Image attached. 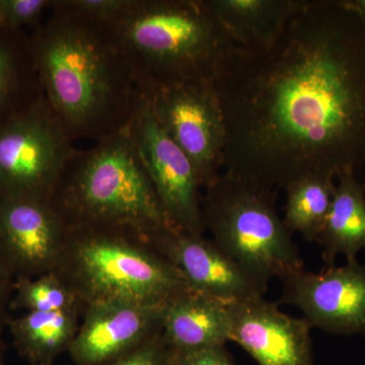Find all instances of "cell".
Instances as JSON below:
<instances>
[{
  "label": "cell",
  "mask_w": 365,
  "mask_h": 365,
  "mask_svg": "<svg viewBox=\"0 0 365 365\" xmlns=\"http://www.w3.org/2000/svg\"><path fill=\"white\" fill-rule=\"evenodd\" d=\"M215 86L225 173L277 191L365 167V23L348 0H306L272 48L239 47Z\"/></svg>",
  "instance_id": "obj_1"
},
{
  "label": "cell",
  "mask_w": 365,
  "mask_h": 365,
  "mask_svg": "<svg viewBox=\"0 0 365 365\" xmlns=\"http://www.w3.org/2000/svg\"><path fill=\"white\" fill-rule=\"evenodd\" d=\"M30 42L41 93L72 141L125 128L143 88L104 26L53 2Z\"/></svg>",
  "instance_id": "obj_2"
},
{
  "label": "cell",
  "mask_w": 365,
  "mask_h": 365,
  "mask_svg": "<svg viewBox=\"0 0 365 365\" xmlns=\"http://www.w3.org/2000/svg\"><path fill=\"white\" fill-rule=\"evenodd\" d=\"M104 28L141 88L215 83L239 50L206 0H132Z\"/></svg>",
  "instance_id": "obj_3"
},
{
  "label": "cell",
  "mask_w": 365,
  "mask_h": 365,
  "mask_svg": "<svg viewBox=\"0 0 365 365\" xmlns=\"http://www.w3.org/2000/svg\"><path fill=\"white\" fill-rule=\"evenodd\" d=\"M57 193L52 207L62 220L68 216L81 227L135 230L148 237L173 225L128 125L86 150H74L51 196Z\"/></svg>",
  "instance_id": "obj_4"
},
{
  "label": "cell",
  "mask_w": 365,
  "mask_h": 365,
  "mask_svg": "<svg viewBox=\"0 0 365 365\" xmlns=\"http://www.w3.org/2000/svg\"><path fill=\"white\" fill-rule=\"evenodd\" d=\"M276 191L223 172L201 199L204 225L232 260L263 282L304 270L292 234L276 207Z\"/></svg>",
  "instance_id": "obj_5"
},
{
  "label": "cell",
  "mask_w": 365,
  "mask_h": 365,
  "mask_svg": "<svg viewBox=\"0 0 365 365\" xmlns=\"http://www.w3.org/2000/svg\"><path fill=\"white\" fill-rule=\"evenodd\" d=\"M76 148L43 93L0 121V186L49 201Z\"/></svg>",
  "instance_id": "obj_6"
},
{
  "label": "cell",
  "mask_w": 365,
  "mask_h": 365,
  "mask_svg": "<svg viewBox=\"0 0 365 365\" xmlns=\"http://www.w3.org/2000/svg\"><path fill=\"white\" fill-rule=\"evenodd\" d=\"M78 248L79 271L93 302L113 299L165 304L190 289L167 259L117 237L93 235L81 242Z\"/></svg>",
  "instance_id": "obj_7"
},
{
  "label": "cell",
  "mask_w": 365,
  "mask_h": 365,
  "mask_svg": "<svg viewBox=\"0 0 365 365\" xmlns=\"http://www.w3.org/2000/svg\"><path fill=\"white\" fill-rule=\"evenodd\" d=\"M158 123L195 168L201 188L225 167L227 129L215 83L191 81L143 88Z\"/></svg>",
  "instance_id": "obj_8"
},
{
  "label": "cell",
  "mask_w": 365,
  "mask_h": 365,
  "mask_svg": "<svg viewBox=\"0 0 365 365\" xmlns=\"http://www.w3.org/2000/svg\"><path fill=\"white\" fill-rule=\"evenodd\" d=\"M129 131L160 205L174 227L203 235L201 188L193 163L163 130L141 93L128 124Z\"/></svg>",
  "instance_id": "obj_9"
},
{
  "label": "cell",
  "mask_w": 365,
  "mask_h": 365,
  "mask_svg": "<svg viewBox=\"0 0 365 365\" xmlns=\"http://www.w3.org/2000/svg\"><path fill=\"white\" fill-rule=\"evenodd\" d=\"M281 304L299 309L312 328L365 335V266L346 261L319 272L306 269L281 279Z\"/></svg>",
  "instance_id": "obj_10"
},
{
  "label": "cell",
  "mask_w": 365,
  "mask_h": 365,
  "mask_svg": "<svg viewBox=\"0 0 365 365\" xmlns=\"http://www.w3.org/2000/svg\"><path fill=\"white\" fill-rule=\"evenodd\" d=\"M148 237L194 292L227 304L264 297L267 292V283L255 277L203 235L168 225Z\"/></svg>",
  "instance_id": "obj_11"
},
{
  "label": "cell",
  "mask_w": 365,
  "mask_h": 365,
  "mask_svg": "<svg viewBox=\"0 0 365 365\" xmlns=\"http://www.w3.org/2000/svg\"><path fill=\"white\" fill-rule=\"evenodd\" d=\"M230 341L259 365H309L312 326L264 297L228 304Z\"/></svg>",
  "instance_id": "obj_12"
},
{
  "label": "cell",
  "mask_w": 365,
  "mask_h": 365,
  "mask_svg": "<svg viewBox=\"0 0 365 365\" xmlns=\"http://www.w3.org/2000/svg\"><path fill=\"white\" fill-rule=\"evenodd\" d=\"M163 306L125 300L93 302L74 340V351L86 362L109 359L160 326Z\"/></svg>",
  "instance_id": "obj_13"
},
{
  "label": "cell",
  "mask_w": 365,
  "mask_h": 365,
  "mask_svg": "<svg viewBox=\"0 0 365 365\" xmlns=\"http://www.w3.org/2000/svg\"><path fill=\"white\" fill-rule=\"evenodd\" d=\"M160 327L177 351L225 346L230 341L228 304L186 290L165 302Z\"/></svg>",
  "instance_id": "obj_14"
},
{
  "label": "cell",
  "mask_w": 365,
  "mask_h": 365,
  "mask_svg": "<svg viewBox=\"0 0 365 365\" xmlns=\"http://www.w3.org/2000/svg\"><path fill=\"white\" fill-rule=\"evenodd\" d=\"M235 44L265 51L280 39L306 0H206Z\"/></svg>",
  "instance_id": "obj_15"
},
{
  "label": "cell",
  "mask_w": 365,
  "mask_h": 365,
  "mask_svg": "<svg viewBox=\"0 0 365 365\" xmlns=\"http://www.w3.org/2000/svg\"><path fill=\"white\" fill-rule=\"evenodd\" d=\"M63 220L49 201L9 197L0 205V230L24 260L43 264L55 258Z\"/></svg>",
  "instance_id": "obj_16"
},
{
  "label": "cell",
  "mask_w": 365,
  "mask_h": 365,
  "mask_svg": "<svg viewBox=\"0 0 365 365\" xmlns=\"http://www.w3.org/2000/svg\"><path fill=\"white\" fill-rule=\"evenodd\" d=\"M316 242L325 267L335 265L339 255L346 261L357 260L365 250V182L356 170H343L336 178L330 211Z\"/></svg>",
  "instance_id": "obj_17"
},
{
  "label": "cell",
  "mask_w": 365,
  "mask_h": 365,
  "mask_svg": "<svg viewBox=\"0 0 365 365\" xmlns=\"http://www.w3.org/2000/svg\"><path fill=\"white\" fill-rule=\"evenodd\" d=\"M336 178L311 175L299 178L285 187V227L290 234H299L316 242L332 204Z\"/></svg>",
  "instance_id": "obj_18"
},
{
  "label": "cell",
  "mask_w": 365,
  "mask_h": 365,
  "mask_svg": "<svg viewBox=\"0 0 365 365\" xmlns=\"http://www.w3.org/2000/svg\"><path fill=\"white\" fill-rule=\"evenodd\" d=\"M74 322L69 311L32 312L23 322V331L35 347L45 351L56 350L73 332Z\"/></svg>",
  "instance_id": "obj_19"
},
{
  "label": "cell",
  "mask_w": 365,
  "mask_h": 365,
  "mask_svg": "<svg viewBox=\"0 0 365 365\" xmlns=\"http://www.w3.org/2000/svg\"><path fill=\"white\" fill-rule=\"evenodd\" d=\"M14 32L0 30V113L11 104L21 83V60L9 36Z\"/></svg>",
  "instance_id": "obj_20"
},
{
  "label": "cell",
  "mask_w": 365,
  "mask_h": 365,
  "mask_svg": "<svg viewBox=\"0 0 365 365\" xmlns=\"http://www.w3.org/2000/svg\"><path fill=\"white\" fill-rule=\"evenodd\" d=\"M50 0H0V30L16 33L25 26L38 25Z\"/></svg>",
  "instance_id": "obj_21"
},
{
  "label": "cell",
  "mask_w": 365,
  "mask_h": 365,
  "mask_svg": "<svg viewBox=\"0 0 365 365\" xmlns=\"http://www.w3.org/2000/svg\"><path fill=\"white\" fill-rule=\"evenodd\" d=\"M26 299L32 312L68 311L72 297L57 278L46 277L26 289Z\"/></svg>",
  "instance_id": "obj_22"
},
{
  "label": "cell",
  "mask_w": 365,
  "mask_h": 365,
  "mask_svg": "<svg viewBox=\"0 0 365 365\" xmlns=\"http://www.w3.org/2000/svg\"><path fill=\"white\" fill-rule=\"evenodd\" d=\"M57 2L72 13L108 26L126 13L132 0H57Z\"/></svg>",
  "instance_id": "obj_23"
},
{
  "label": "cell",
  "mask_w": 365,
  "mask_h": 365,
  "mask_svg": "<svg viewBox=\"0 0 365 365\" xmlns=\"http://www.w3.org/2000/svg\"><path fill=\"white\" fill-rule=\"evenodd\" d=\"M178 352L184 365H232L225 346Z\"/></svg>",
  "instance_id": "obj_24"
},
{
  "label": "cell",
  "mask_w": 365,
  "mask_h": 365,
  "mask_svg": "<svg viewBox=\"0 0 365 365\" xmlns=\"http://www.w3.org/2000/svg\"><path fill=\"white\" fill-rule=\"evenodd\" d=\"M119 365H158V362L153 352L144 351L133 355Z\"/></svg>",
  "instance_id": "obj_25"
},
{
  "label": "cell",
  "mask_w": 365,
  "mask_h": 365,
  "mask_svg": "<svg viewBox=\"0 0 365 365\" xmlns=\"http://www.w3.org/2000/svg\"><path fill=\"white\" fill-rule=\"evenodd\" d=\"M348 2L360 14L365 23V0H348Z\"/></svg>",
  "instance_id": "obj_26"
},
{
  "label": "cell",
  "mask_w": 365,
  "mask_h": 365,
  "mask_svg": "<svg viewBox=\"0 0 365 365\" xmlns=\"http://www.w3.org/2000/svg\"><path fill=\"white\" fill-rule=\"evenodd\" d=\"M172 365H184V364H182L181 356H180L179 352H178L176 359L173 360Z\"/></svg>",
  "instance_id": "obj_27"
}]
</instances>
